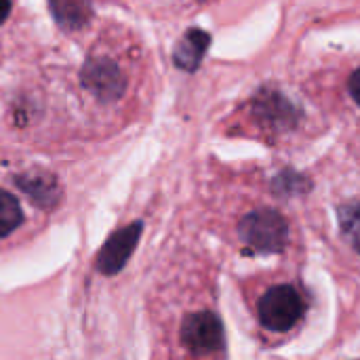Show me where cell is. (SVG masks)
<instances>
[{
  "mask_svg": "<svg viewBox=\"0 0 360 360\" xmlns=\"http://www.w3.org/2000/svg\"><path fill=\"white\" fill-rule=\"evenodd\" d=\"M8 13H11V2L8 0H0V23H4Z\"/></svg>",
  "mask_w": 360,
  "mask_h": 360,
  "instance_id": "obj_11",
  "label": "cell"
},
{
  "mask_svg": "<svg viewBox=\"0 0 360 360\" xmlns=\"http://www.w3.org/2000/svg\"><path fill=\"white\" fill-rule=\"evenodd\" d=\"M23 221V211L11 192L0 190V238L8 236Z\"/></svg>",
  "mask_w": 360,
  "mask_h": 360,
  "instance_id": "obj_8",
  "label": "cell"
},
{
  "mask_svg": "<svg viewBox=\"0 0 360 360\" xmlns=\"http://www.w3.org/2000/svg\"><path fill=\"white\" fill-rule=\"evenodd\" d=\"M348 86H350V95L354 97V101L360 105V70H356V72L350 76Z\"/></svg>",
  "mask_w": 360,
  "mask_h": 360,
  "instance_id": "obj_10",
  "label": "cell"
},
{
  "mask_svg": "<svg viewBox=\"0 0 360 360\" xmlns=\"http://www.w3.org/2000/svg\"><path fill=\"white\" fill-rule=\"evenodd\" d=\"M51 8L59 25L68 30L82 27L91 17V2L89 0H51Z\"/></svg>",
  "mask_w": 360,
  "mask_h": 360,
  "instance_id": "obj_7",
  "label": "cell"
},
{
  "mask_svg": "<svg viewBox=\"0 0 360 360\" xmlns=\"http://www.w3.org/2000/svg\"><path fill=\"white\" fill-rule=\"evenodd\" d=\"M306 302L300 295V291L291 285L272 287L264 293V297L257 304V316L262 327L274 333L291 331L304 316Z\"/></svg>",
  "mask_w": 360,
  "mask_h": 360,
  "instance_id": "obj_2",
  "label": "cell"
},
{
  "mask_svg": "<svg viewBox=\"0 0 360 360\" xmlns=\"http://www.w3.org/2000/svg\"><path fill=\"white\" fill-rule=\"evenodd\" d=\"M181 344L192 354H213L224 350V325L213 312L188 314L181 325Z\"/></svg>",
  "mask_w": 360,
  "mask_h": 360,
  "instance_id": "obj_3",
  "label": "cell"
},
{
  "mask_svg": "<svg viewBox=\"0 0 360 360\" xmlns=\"http://www.w3.org/2000/svg\"><path fill=\"white\" fill-rule=\"evenodd\" d=\"M340 226L344 238L360 253V200L340 207Z\"/></svg>",
  "mask_w": 360,
  "mask_h": 360,
  "instance_id": "obj_9",
  "label": "cell"
},
{
  "mask_svg": "<svg viewBox=\"0 0 360 360\" xmlns=\"http://www.w3.org/2000/svg\"><path fill=\"white\" fill-rule=\"evenodd\" d=\"M82 84L97 99L114 101L124 91V76L114 61L105 57H95V59H89L82 68Z\"/></svg>",
  "mask_w": 360,
  "mask_h": 360,
  "instance_id": "obj_5",
  "label": "cell"
},
{
  "mask_svg": "<svg viewBox=\"0 0 360 360\" xmlns=\"http://www.w3.org/2000/svg\"><path fill=\"white\" fill-rule=\"evenodd\" d=\"M141 232H143L141 221H133L127 228L114 232L108 238V243L103 245V249L97 253V270L101 274H105V276H112V274L120 272L127 266L131 253L135 251Z\"/></svg>",
  "mask_w": 360,
  "mask_h": 360,
  "instance_id": "obj_4",
  "label": "cell"
},
{
  "mask_svg": "<svg viewBox=\"0 0 360 360\" xmlns=\"http://www.w3.org/2000/svg\"><path fill=\"white\" fill-rule=\"evenodd\" d=\"M238 236L255 253H281L289 240V224L274 209H257L240 219Z\"/></svg>",
  "mask_w": 360,
  "mask_h": 360,
  "instance_id": "obj_1",
  "label": "cell"
},
{
  "mask_svg": "<svg viewBox=\"0 0 360 360\" xmlns=\"http://www.w3.org/2000/svg\"><path fill=\"white\" fill-rule=\"evenodd\" d=\"M209 44H211V36L207 32H202V30L186 32V36L179 40V44L175 46V53H173L175 65H179L186 72H194L200 65L202 55L207 53Z\"/></svg>",
  "mask_w": 360,
  "mask_h": 360,
  "instance_id": "obj_6",
  "label": "cell"
}]
</instances>
